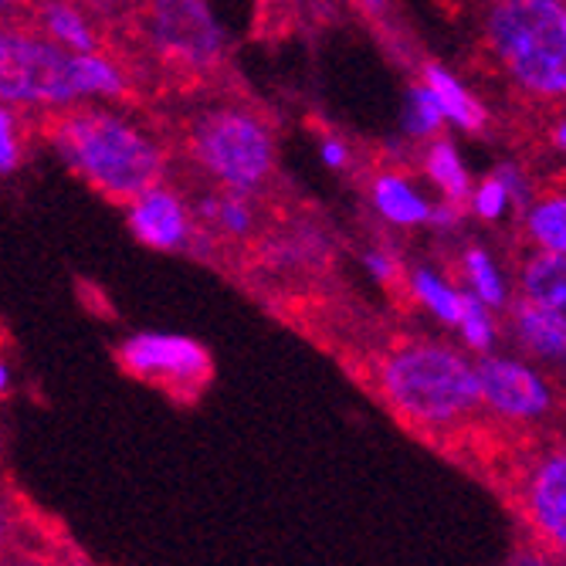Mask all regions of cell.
I'll return each instance as SVG.
<instances>
[{
    "label": "cell",
    "instance_id": "cell-7",
    "mask_svg": "<svg viewBox=\"0 0 566 566\" xmlns=\"http://www.w3.org/2000/svg\"><path fill=\"white\" fill-rule=\"evenodd\" d=\"M119 367L129 377L157 384L160 390L184 400H193L214 377V359L200 343L184 336H157V333H143L123 343Z\"/></svg>",
    "mask_w": 566,
    "mask_h": 566
},
{
    "label": "cell",
    "instance_id": "cell-18",
    "mask_svg": "<svg viewBox=\"0 0 566 566\" xmlns=\"http://www.w3.org/2000/svg\"><path fill=\"white\" fill-rule=\"evenodd\" d=\"M530 231L543 244V251H553L566 259V197H546L533 203Z\"/></svg>",
    "mask_w": 566,
    "mask_h": 566
},
{
    "label": "cell",
    "instance_id": "cell-19",
    "mask_svg": "<svg viewBox=\"0 0 566 566\" xmlns=\"http://www.w3.org/2000/svg\"><path fill=\"white\" fill-rule=\"evenodd\" d=\"M415 295L431 308V313L451 326L461 323V313H465V295L454 292L448 282H441L431 272H415Z\"/></svg>",
    "mask_w": 566,
    "mask_h": 566
},
{
    "label": "cell",
    "instance_id": "cell-6",
    "mask_svg": "<svg viewBox=\"0 0 566 566\" xmlns=\"http://www.w3.org/2000/svg\"><path fill=\"white\" fill-rule=\"evenodd\" d=\"M143 44L164 65L193 75L211 72L224 59V34L203 4H149L136 11Z\"/></svg>",
    "mask_w": 566,
    "mask_h": 566
},
{
    "label": "cell",
    "instance_id": "cell-2",
    "mask_svg": "<svg viewBox=\"0 0 566 566\" xmlns=\"http://www.w3.org/2000/svg\"><path fill=\"white\" fill-rule=\"evenodd\" d=\"M380 380L390 407L418 428L451 424L482 400L475 367L461 353L431 343H410L390 353Z\"/></svg>",
    "mask_w": 566,
    "mask_h": 566
},
{
    "label": "cell",
    "instance_id": "cell-13",
    "mask_svg": "<svg viewBox=\"0 0 566 566\" xmlns=\"http://www.w3.org/2000/svg\"><path fill=\"white\" fill-rule=\"evenodd\" d=\"M424 88L434 95L444 119H454L461 129H482L485 109L479 106V98L465 85H461L444 65H438V62L424 65Z\"/></svg>",
    "mask_w": 566,
    "mask_h": 566
},
{
    "label": "cell",
    "instance_id": "cell-9",
    "mask_svg": "<svg viewBox=\"0 0 566 566\" xmlns=\"http://www.w3.org/2000/svg\"><path fill=\"white\" fill-rule=\"evenodd\" d=\"M129 224L143 244L160 248V251L184 248L193 238V228L187 221L180 197L170 193L167 187H153L143 197H136L129 203Z\"/></svg>",
    "mask_w": 566,
    "mask_h": 566
},
{
    "label": "cell",
    "instance_id": "cell-14",
    "mask_svg": "<svg viewBox=\"0 0 566 566\" xmlns=\"http://www.w3.org/2000/svg\"><path fill=\"white\" fill-rule=\"evenodd\" d=\"M374 200H377V211L394 224H421L431 218V208L418 197V190L394 174H384L374 180Z\"/></svg>",
    "mask_w": 566,
    "mask_h": 566
},
{
    "label": "cell",
    "instance_id": "cell-24",
    "mask_svg": "<svg viewBox=\"0 0 566 566\" xmlns=\"http://www.w3.org/2000/svg\"><path fill=\"white\" fill-rule=\"evenodd\" d=\"M505 203H509V190L502 187L499 177H489V180L479 187V193H475V211H479L485 221L499 218V214L505 211Z\"/></svg>",
    "mask_w": 566,
    "mask_h": 566
},
{
    "label": "cell",
    "instance_id": "cell-5",
    "mask_svg": "<svg viewBox=\"0 0 566 566\" xmlns=\"http://www.w3.org/2000/svg\"><path fill=\"white\" fill-rule=\"evenodd\" d=\"M75 55L31 28H0V106H75Z\"/></svg>",
    "mask_w": 566,
    "mask_h": 566
},
{
    "label": "cell",
    "instance_id": "cell-25",
    "mask_svg": "<svg viewBox=\"0 0 566 566\" xmlns=\"http://www.w3.org/2000/svg\"><path fill=\"white\" fill-rule=\"evenodd\" d=\"M367 265H370V272H374L380 282H390V279H394V262L387 259V254H377V251L367 254Z\"/></svg>",
    "mask_w": 566,
    "mask_h": 566
},
{
    "label": "cell",
    "instance_id": "cell-21",
    "mask_svg": "<svg viewBox=\"0 0 566 566\" xmlns=\"http://www.w3.org/2000/svg\"><path fill=\"white\" fill-rule=\"evenodd\" d=\"M403 123H407V133H415V136H431V133L444 123V116H441V109H438L434 95H431L424 85H415V88H410Z\"/></svg>",
    "mask_w": 566,
    "mask_h": 566
},
{
    "label": "cell",
    "instance_id": "cell-15",
    "mask_svg": "<svg viewBox=\"0 0 566 566\" xmlns=\"http://www.w3.org/2000/svg\"><path fill=\"white\" fill-rule=\"evenodd\" d=\"M512 323H516V333H520V339L533 349V353H539V356H546V359H563L566 356V333L556 326V323H549L536 305H530L526 298H520L516 305H512Z\"/></svg>",
    "mask_w": 566,
    "mask_h": 566
},
{
    "label": "cell",
    "instance_id": "cell-10",
    "mask_svg": "<svg viewBox=\"0 0 566 566\" xmlns=\"http://www.w3.org/2000/svg\"><path fill=\"white\" fill-rule=\"evenodd\" d=\"M530 516L546 543L566 549V451L546 458L533 475Z\"/></svg>",
    "mask_w": 566,
    "mask_h": 566
},
{
    "label": "cell",
    "instance_id": "cell-28",
    "mask_svg": "<svg viewBox=\"0 0 566 566\" xmlns=\"http://www.w3.org/2000/svg\"><path fill=\"white\" fill-rule=\"evenodd\" d=\"M51 566H85V563H51Z\"/></svg>",
    "mask_w": 566,
    "mask_h": 566
},
{
    "label": "cell",
    "instance_id": "cell-16",
    "mask_svg": "<svg viewBox=\"0 0 566 566\" xmlns=\"http://www.w3.org/2000/svg\"><path fill=\"white\" fill-rule=\"evenodd\" d=\"M75 88L78 95H129V75L98 51V55H75Z\"/></svg>",
    "mask_w": 566,
    "mask_h": 566
},
{
    "label": "cell",
    "instance_id": "cell-4",
    "mask_svg": "<svg viewBox=\"0 0 566 566\" xmlns=\"http://www.w3.org/2000/svg\"><path fill=\"white\" fill-rule=\"evenodd\" d=\"M190 157L231 190H259L275 174V139L265 116L241 102L197 113L187 129Z\"/></svg>",
    "mask_w": 566,
    "mask_h": 566
},
{
    "label": "cell",
    "instance_id": "cell-12",
    "mask_svg": "<svg viewBox=\"0 0 566 566\" xmlns=\"http://www.w3.org/2000/svg\"><path fill=\"white\" fill-rule=\"evenodd\" d=\"M526 302L566 333V259L553 251H539L523 272Z\"/></svg>",
    "mask_w": 566,
    "mask_h": 566
},
{
    "label": "cell",
    "instance_id": "cell-11",
    "mask_svg": "<svg viewBox=\"0 0 566 566\" xmlns=\"http://www.w3.org/2000/svg\"><path fill=\"white\" fill-rule=\"evenodd\" d=\"M31 31L41 34L44 41L59 44L69 55H98L102 38L95 31V21L85 18L82 8H69V4H41L34 11H28Z\"/></svg>",
    "mask_w": 566,
    "mask_h": 566
},
{
    "label": "cell",
    "instance_id": "cell-20",
    "mask_svg": "<svg viewBox=\"0 0 566 566\" xmlns=\"http://www.w3.org/2000/svg\"><path fill=\"white\" fill-rule=\"evenodd\" d=\"M465 269H469V282L475 289V298L482 305H502L505 302V285H502V279H499V272H495V265H492V259L485 251L469 248Z\"/></svg>",
    "mask_w": 566,
    "mask_h": 566
},
{
    "label": "cell",
    "instance_id": "cell-1",
    "mask_svg": "<svg viewBox=\"0 0 566 566\" xmlns=\"http://www.w3.org/2000/svg\"><path fill=\"white\" fill-rule=\"evenodd\" d=\"M41 126L59 157L92 190L126 208L164 180V149L116 113L69 106L48 113Z\"/></svg>",
    "mask_w": 566,
    "mask_h": 566
},
{
    "label": "cell",
    "instance_id": "cell-26",
    "mask_svg": "<svg viewBox=\"0 0 566 566\" xmlns=\"http://www.w3.org/2000/svg\"><path fill=\"white\" fill-rule=\"evenodd\" d=\"M323 153H326V164H333V167H346V146H343V143L329 139V143L323 146Z\"/></svg>",
    "mask_w": 566,
    "mask_h": 566
},
{
    "label": "cell",
    "instance_id": "cell-27",
    "mask_svg": "<svg viewBox=\"0 0 566 566\" xmlns=\"http://www.w3.org/2000/svg\"><path fill=\"white\" fill-rule=\"evenodd\" d=\"M556 139H559V146H563V149H566V123H563V126H559V133H556Z\"/></svg>",
    "mask_w": 566,
    "mask_h": 566
},
{
    "label": "cell",
    "instance_id": "cell-23",
    "mask_svg": "<svg viewBox=\"0 0 566 566\" xmlns=\"http://www.w3.org/2000/svg\"><path fill=\"white\" fill-rule=\"evenodd\" d=\"M24 160V146H21V126L8 106H0V177L18 170Z\"/></svg>",
    "mask_w": 566,
    "mask_h": 566
},
{
    "label": "cell",
    "instance_id": "cell-22",
    "mask_svg": "<svg viewBox=\"0 0 566 566\" xmlns=\"http://www.w3.org/2000/svg\"><path fill=\"white\" fill-rule=\"evenodd\" d=\"M461 336H465V343L472 346V349H489L492 346V319H489V313H485V305L475 298V295H469L465 292V313H461Z\"/></svg>",
    "mask_w": 566,
    "mask_h": 566
},
{
    "label": "cell",
    "instance_id": "cell-17",
    "mask_svg": "<svg viewBox=\"0 0 566 566\" xmlns=\"http://www.w3.org/2000/svg\"><path fill=\"white\" fill-rule=\"evenodd\" d=\"M428 174H431V180L444 190V197H448V203H465V197H469V174H465V167H461V160H458V153H454V146L451 143H434L431 146V153H428Z\"/></svg>",
    "mask_w": 566,
    "mask_h": 566
},
{
    "label": "cell",
    "instance_id": "cell-3",
    "mask_svg": "<svg viewBox=\"0 0 566 566\" xmlns=\"http://www.w3.org/2000/svg\"><path fill=\"white\" fill-rule=\"evenodd\" d=\"M489 38L523 88L566 95V8L553 0H509L492 8Z\"/></svg>",
    "mask_w": 566,
    "mask_h": 566
},
{
    "label": "cell",
    "instance_id": "cell-8",
    "mask_svg": "<svg viewBox=\"0 0 566 566\" xmlns=\"http://www.w3.org/2000/svg\"><path fill=\"white\" fill-rule=\"evenodd\" d=\"M479 397L505 418H539L549 407V387L516 359L485 356L475 367Z\"/></svg>",
    "mask_w": 566,
    "mask_h": 566
}]
</instances>
